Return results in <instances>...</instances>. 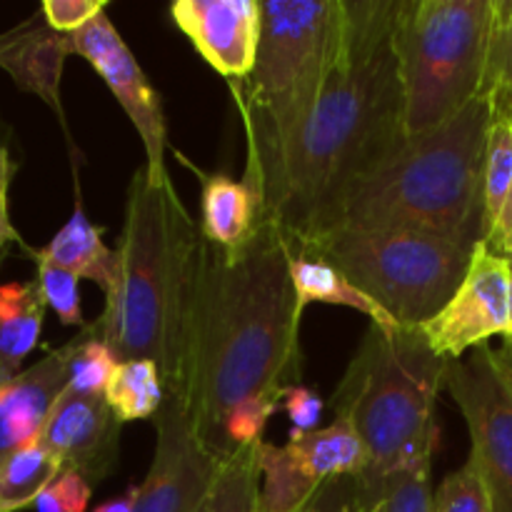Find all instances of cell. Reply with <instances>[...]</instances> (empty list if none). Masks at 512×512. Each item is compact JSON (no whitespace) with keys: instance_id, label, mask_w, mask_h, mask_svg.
Returning a JSON list of instances; mask_svg holds the SVG:
<instances>
[{"instance_id":"35","label":"cell","mask_w":512,"mask_h":512,"mask_svg":"<svg viewBox=\"0 0 512 512\" xmlns=\"http://www.w3.org/2000/svg\"><path fill=\"white\" fill-rule=\"evenodd\" d=\"M355 483L353 478H330L318 488L300 512H353Z\"/></svg>"},{"instance_id":"21","label":"cell","mask_w":512,"mask_h":512,"mask_svg":"<svg viewBox=\"0 0 512 512\" xmlns=\"http://www.w3.org/2000/svg\"><path fill=\"white\" fill-rule=\"evenodd\" d=\"M290 278H293V288L303 313L308 305L325 303L358 310L365 318H370V323L398 325L373 298H368L363 290L355 288L328 260L290 248Z\"/></svg>"},{"instance_id":"14","label":"cell","mask_w":512,"mask_h":512,"mask_svg":"<svg viewBox=\"0 0 512 512\" xmlns=\"http://www.w3.org/2000/svg\"><path fill=\"white\" fill-rule=\"evenodd\" d=\"M120 425L105 395H80L65 388L45 420L40 443L63 468L98 485L118 465Z\"/></svg>"},{"instance_id":"23","label":"cell","mask_w":512,"mask_h":512,"mask_svg":"<svg viewBox=\"0 0 512 512\" xmlns=\"http://www.w3.org/2000/svg\"><path fill=\"white\" fill-rule=\"evenodd\" d=\"M323 483L305 470L288 445H260V512H300Z\"/></svg>"},{"instance_id":"25","label":"cell","mask_w":512,"mask_h":512,"mask_svg":"<svg viewBox=\"0 0 512 512\" xmlns=\"http://www.w3.org/2000/svg\"><path fill=\"white\" fill-rule=\"evenodd\" d=\"M260 445L240 448L218 465L198 512H260Z\"/></svg>"},{"instance_id":"34","label":"cell","mask_w":512,"mask_h":512,"mask_svg":"<svg viewBox=\"0 0 512 512\" xmlns=\"http://www.w3.org/2000/svg\"><path fill=\"white\" fill-rule=\"evenodd\" d=\"M280 408L288 413L290 423H293V433H313L320 430V420H323V398L315 390L305 388V385H293L285 390Z\"/></svg>"},{"instance_id":"5","label":"cell","mask_w":512,"mask_h":512,"mask_svg":"<svg viewBox=\"0 0 512 512\" xmlns=\"http://www.w3.org/2000/svg\"><path fill=\"white\" fill-rule=\"evenodd\" d=\"M445 375L448 360L420 328L370 323L330 400L365 448V468L353 478V512H378L393 475L433 460L440 435L435 403Z\"/></svg>"},{"instance_id":"22","label":"cell","mask_w":512,"mask_h":512,"mask_svg":"<svg viewBox=\"0 0 512 512\" xmlns=\"http://www.w3.org/2000/svg\"><path fill=\"white\" fill-rule=\"evenodd\" d=\"M290 453L318 483L330 478H355L365 468V448L350 420L335 415L328 428L290 433Z\"/></svg>"},{"instance_id":"37","label":"cell","mask_w":512,"mask_h":512,"mask_svg":"<svg viewBox=\"0 0 512 512\" xmlns=\"http://www.w3.org/2000/svg\"><path fill=\"white\" fill-rule=\"evenodd\" d=\"M138 495H140V485H133V488L125 490L123 495L118 498L108 500V503L98 505L93 512H135V505H138Z\"/></svg>"},{"instance_id":"36","label":"cell","mask_w":512,"mask_h":512,"mask_svg":"<svg viewBox=\"0 0 512 512\" xmlns=\"http://www.w3.org/2000/svg\"><path fill=\"white\" fill-rule=\"evenodd\" d=\"M13 173H15L13 158H10V153L5 145H0V258L5 255L8 245H13V243L23 245L18 230H15L13 223H10L8 193H10V180H13Z\"/></svg>"},{"instance_id":"6","label":"cell","mask_w":512,"mask_h":512,"mask_svg":"<svg viewBox=\"0 0 512 512\" xmlns=\"http://www.w3.org/2000/svg\"><path fill=\"white\" fill-rule=\"evenodd\" d=\"M253 73L240 83L248 165L273 155L313 108L345 48V0H260Z\"/></svg>"},{"instance_id":"4","label":"cell","mask_w":512,"mask_h":512,"mask_svg":"<svg viewBox=\"0 0 512 512\" xmlns=\"http://www.w3.org/2000/svg\"><path fill=\"white\" fill-rule=\"evenodd\" d=\"M490 123L493 103L480 95L440 128L405 138L345 190L325 230H410L475 250Z\"/></svg>"},{"instance_id":"8","label":"cell","mask_w":512,"mask_h":512,"mask_svg":"<svg viewBox=\"0 0 512 512\" xmlns=\"http://www.w3.org/2000/svg\"><path fill=\"white\" fill-rule=\"evenodd\" d=\"M290 248L328 260L405 328H420L448 305L473 258L435 235L343 225Z\"/></svg>"},{"instance_id":"16","label":"cell","mask_w":512,"mask_h":512,"mask_svg":"<svg viewBox=\"0 0 512 512\" xmlns=\"http://www.w3.org/2000/svg\"><path fill=\"white\" fill-rule=\"evenodd\" d=\"M68 55H73L70 35L50 28L43 13L0 35V68L15 80L20 90H28L50 105L65 133L68 125L60 103V78Z\"/></svg>"},{"instance_id":"7","label":"cell","mask_w":512,"mask_h":512,"mask_svg":"<svg viewBox=\"0 0 512 512\" xmlns=\"http://www.w3.org/2000/svg\"><path fill=\"white\" fill-rule=\"evenodd\" d=\"M493 0H403L395 55L405 135L430 133L483 95Z\"/></svg>"},{"instance_id":"29","label":"cell","mask_w":512,"mask_h":512,"mask_svg":"<svg viewBox=\"0 0 512 512\" xmlns=\"http://www.w3.org/2000/svg\"><path fill=\"white\" fill-rule=\"evenodd\" d=\"M35 263H38V285L40 293H43L45 305L53 308V313L58 315V320L63 325H78L85 328L83 308H80V278L73 275L70 270L58 268V265L48 263V260L33 255Z\"/></svg>"},{"instance_id":"24","label":"cell","mask_w":512,"mask_h":512,"mask_svg":"<svg viewBox=\"0 0 512 512\" xmlns=\"http://www.w3.org/2000/svg\"><path fill=\"white\" fill-rule=\"evenodd\" d=\"M60 470L63 463L40 443V438L10 453L0 460V512H18L35 505Z\"/></svg>"},{"instance_id":"17","label":"cell","mask_w":512,"mask_h":512,"mask_svg":"<svg viewBox=\"0 0 512 512\" xmlns=\"http://www.w3.org/2000/svg\"><path fill=\"white\" fill-rule=\"evenodd\" d=\"M200 233L223 250H240L265 220L263 198L245 180L200 173Z\"/></svg>"},{"instance_id":"28","label":"cell","mask_w":512,"mask_h":512,"mask_svg":"<svg viewBox=\"0 0 512 512\" xmlns=\"http://www.w3.org/2000/svg\"><path fill=\"white\" fill-rule=\"evenodd\" d=\"M118 363L113 350L95 335L93 325L88 323L73 338V358L65 388L80 395H105Z\"/></svg>"},{"instance_id":"27","label":"cell","mask_w":512,"mask_h":512,"mask_svg":"<svg viewBox=\"0 0 512 512\" xmlns=\"http://www.w3.org/2000/svg\"><path fill=\"white\" fill-rule=\"evenodd\" d=\"M483 95L495 113H512V0H493Z\"/></svg>"},{"instance_id":"31","label":"cell","mask_w":512,"mask_h":512,"mask_svg":"<svg viewBox=\"0 0 512 512\" xmlns=\"http://www.w3.org/2000/svg\"><path fill=\"white\" fill-rule=\"evenodd\" d=\"M433 512H490L488 493L470 463L450 473L433 493Z\"/></svg>"},{"instance_id":"11","label":"cell","mask_w":512,"mask_h":512,"mask_svg":"<svg viewBox=\"0 0 512 512\" xmlns=\"http://www.w3.org/2000/svg\"><path fill=\"white\" fill-rule=\"evenodd\" d=\"M73 55L88 60L95 73L105 80L120 108L133 123L135 133L143 140L145 173L150 180L170 178L165 168V148H168V128L160 93L153 88L145 70L130 53L123 35L115 30L108 13H100L78 33H70Z\"/></svg>"},{"instance_id":"19","label":"cell","mask_w":512,"mask_h":512,"mask_svg":"<svg viewBox=\"0 0 512 512\" xmlns=\"http://www.w3.org/2000/svg\"><path fill=\"white\" fill-rule=\"evenodd\" d=\"M38 258L70 270L80 280H90L108 295L118 278V250H110L103 240V228H95L85 215L80 198L75 200L68 223L53 235L43 250H30Z\"/></svg>"},{"instance_id":"3","label":"cell","mask_w":512,"mask_h":512,"mask_svg":"<svg viewBox=\"0 0 512 512\" xmlns=\"http://www.w3.org/2000/svg\"><path fill=\"white\" fill-rule=\"evenodd\" d=\"M118 278L93 330L123 360H150L165 395L188 405L203 233L173 180L133 175L118 243Z\"/></svg>"},{"instance_id":"12","label":"cell","mask_w":512,"mask_h":512,"mask_svg":"<svg viewBox=\"0 0 512 512\" xmlns=\"http://www.w3.org/2000/svg\"><path fill=\"white\" fill-rule=\"evenodd\" d=\"M153 420L155 455L135 512H198L220 463L200 445L183 400L165 395Z\"/></svg>"},{"instance_id":"20","label":"cell","mask_w":512,"mask_h":512,"mask_svg":"<svg viewBox=\"0 0 512 512\" xmlns=\"http://www.w3.org/2000/svg\"><path fill=\"white\" fill-rule=\"evenodd\" d=\"M45 298L38 280L0 285V385L20 375V365L40 340Z\"/></svg>"},{"instance_id":"40","label":"cell","mask_w":512,"mask_h":512,"mask_svg":"<svg viewBox=\"0 0 512 512\" xmlns=\"http://www.w3.org/2000/svg\"><path fill=\"white\" fill-rule=\"evenodd\" d=\"M0 260H3V258H0Z\"/></svg>"},{"instance_id":"1","label":"cell","mask_w":512,"mask_h":512,"mask_svg":"<svg viewBox=\"0 0 512 512\" xmlns=\"http://www.w3.org/2000/svg\"><path fill=\"white\" fill-rule=\"evenodd\" d=\"M345 3L343 55L313 108L273 155L243 175L263 198L265 218L293 245L323 233L345 190L408 138L395 55L403 0Z\"/></svg>"},{"instance_id":"39","label":"cell","mask_w":512,"mask_h":512,"mask_svg":"<svg viewBox=\"0 0 512 512\" xmlns=\"http://www.w3.org/2000/svg\"><path fill=\"white\" fill-rule=\"evenodd\" d=\"M510 265H512V255H510Z\"/></svg>"},{"instance_id":"30","label":"cell","mask_w":512,"mask_h":512,"mask_svg":"<svg viewBox=\"0 0 512 512\" xmlns=\"http://www.w3.org/2000/svg\"><path fill=\"white\" fill-rule=\"evenodd\" d=\"M430 463L410 465L393 475L385 488L378 512H433V488H430Z\"/></svg>"},{"instance_id":"32","label":"cell","mask_w":512,"mask_h":512,"mask_svg":"<svg viewBox=\"0 0 512 512\" xmlns=\"http://www.w3.org/2000/svg\"><path fill=\"white\" fill-rule=\"evenodd\" d=\"M93 485L75 470L63 468L58 478L38 495L33 508L38 512H85Z\"/></svg>"},{"instance_id":"18","label":"cell","mask_w":512,"mask_h":512,"mask_svg":"<svg viewBox=\"0 0 512 512\" xmlns=\"http://www.w3.org/2000/svg\"><path fill=\"white\" fill-rule=\"evenodd\" d=\"M493 253L512 255V113H495L483 168V240Z\"/></svg>"},{"instance_id":"9","label":"cell","mask_w":512,"mask_h":512,"mask_svg":"<svg viewBox=\"0 0 512 512\" xmlns=\"http://www.w3.org/2000/svg\"><path fill=\"white\" fill-rule=\"evenodd\" d=\"M445 390L470 433V458L488 493L490 512H512V350L480 345L448 360Z\"/></svg>"},{"instance_id":"38","label":"cell","mask_w":512,"mask_h":512,"mask_svg":"<svg viewBox=\"0 0 512 512\" xmlns=\"http://www.w3.org/2000/svg\"><path fill=\"white\" fill-rule=\"evenodd\" d=\"M508 345H510V350H512V340H508Z\"/></svg>"},{"instance_id":"33","label":"cell","mask_w":512,"mask_h":512,"mask_svg":"<svg viewBox=\"0 0 512 512\" xmlns=\"http://www.w3.org/2000/svg\"><path fill=\"white\" fill-rule=\"evenodd\" d=\"M103 10H108V5L103 0H45L40 5V13H43L45 23L65 35L78 33L90 20L98 18Z\"/></svg>"},{"instance_id":"15","label":"cell","mask_w":512,"mask_h":512,"mask_svg":"<svg viewBox=\"0 0 512 512\" xmlns=\"http://www.w3.org/2000/svg\"><path fill=\"white\" fill-rule=\"evenodd\" d=\"M70 358L73 340L0 385V460L40 438L55 400L68 385Z\"/></svg>"},{"instance_id":"26","label":"cell","mask_w":512,"mask_h":512,"mask_svg":"<svg viewBox=\"0 0 512 512\" xmlns=\"http://www.w3.org/2000/svg\"><path fill=\"white\" fill-rule=\"evenodd\" d=\"M105 400L120 423L150 420L165 403V385L150 360H123L110 378Z\"/></svg>"},{"instance_id":"10","label":"cell","mask_w":512,"mask_h":512,"mask_svg":"<svg viewBox=\"0 0 512 512\" xmlns=\"http://www.w3.org/2000/svg\"><path fill=\"white\" fill-rule=\"evenodd\" d=\"M420 333L445 360L465 358L468 350L493 338L512 340V265L508 258L478 243L463 283L443 310Z\"/></svg>"},{"instance_id":"2","label":"cell","mask_w":512,"mask_h":512,"mask_svg":"<svg viewBox=\"0 0 512 512\" xmlns=\"http://www.w3.org/2000/svg\"><path fill=\"white\" fill-rule=\"evenodd\" d=\"M300 318L290 243L265 218L240 250L203 238L190 348L188 413L210 458L223 460V428L235 408L280 405L300 385Z\"/></svg>"},{"instance_id":"13","label":"cell","mask_w":512,"mask_h":512,"mask_svg":"<svg viewBox=\"0 0 512 512\" xmlns=\"http://www.w3.org/2000/svg\"><path fill=\"white\" fill-rule=\"evenodd\" d=\"M170 18L230 83H243L253 73L263 23L260 0H178L170 5Z\"/></svg>"}]
</instances>
